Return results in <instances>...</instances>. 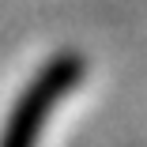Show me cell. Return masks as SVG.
I'll list each match as a JSON object with an SVG mask.
<instances>
[{
	"instance_id": "6da1fadb",
	"label": "cell",
	"mask_w": 147,
	"mask_h": 147,
	"mask_svg": "<svg viewBox=\"0 0 147 147\" xmlns=\"http://www.w3.org/2000/svg\"><path fill=\"white\" fill-rule=\"evenodd\" d=\"M83 72H87V61L72 49L49 57L15 98L4 128H0V147H38V136L45 132L57 102L79 87Z\"/></svg>"
}]
</instances>
